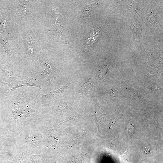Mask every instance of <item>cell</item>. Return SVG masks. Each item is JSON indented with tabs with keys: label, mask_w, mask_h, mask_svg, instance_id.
I'll return each mask as SVG.
<instances>
[{
	"label": "cell",
	"mask_w": 163,
	"mask_h": 163,
	"mask_svg": "<svg viewBox=\"0 0 163 163\" xmlns=\"http://www.w3.org/2000/svg\"><path fill=\"white\" fill-rule=\"evenodd\" d=\"M134 130V125L130 124L129 125L127 128L126 131L129 134H131Z\"/></svg>",
	"instance_id": "5bb4252c"
},
{
	"label": "cell",
	"mask_w": 163,
	"mask_h": 163,
	"mask_svg": "<svg viewBox=\"0 0 163 163\" xmlns=\"http://www.w3.org/2000/svg\"><path fill=\"white\" fill-rule=\"evenodd\" d=\"M15 146L13 138L6 136L0 129V149L3 154Z\"/></svg>",
	"instance_id": "ba28073f"
},
{
	"label": "cell",
	"mask_w": 163,
	"mask_h": 163,
	"mask_svg": "<svg viewBox=\"0 0 163 163\" xmlns=\"http://www.w3.org/2000/svg\"><path fill=\"white\" fill-rule=\"evenodd\" d=\"M109 72L108 68L107 67H104L101 69V73L99 75L101 78L103 77L104 76L107 74Z\"/></svg>",
	"instance_id": "4fadbf2b"
},
{
	"label": "cell",
	"mask_w": 163,
	"mask_h": 163,
	"mask_svg": "<svg viewBox=\"0 0 163 163\" xmlns=\"http://www.w3.org/2000/svg\"><path fill=\"white\" fill-rule=\"evenodd\" d=\"M144 163H149V162H148L147 161H145L144 162Z\"/></svg>",
	"instance_id": "d6986e66"
},
{
	"label": "cell",
	"mask_w": 163,
	"mask_h": 163,
	"mask_svg": "<svg viewBox=\"0 0 163 163\" xmlns=\"http://www.w3.org/2000/svg\"><path fill=\"white\" fill-rule=\"evenodd\" d=\"M97 4V2H95L90 5H86L83 9V13L86 15L88 14L89 11L91 10L92 8L96 6Z\"/></svg>",
	"instance_id": "7c38bea8"
},
{
	"label": "cell",
	"mask_w": 163,
	"mask_h": 163,
	"mask_svg": "<svg viewBox=\"0 0 163 163\" xmlns=\"http://www.w3.org/2000/svg\"><path fill=\"white\" fill-rule=\"evenodd\" d=\"M41 93L37 87H23L5 97L0 105V129L11 136L28 125L41 121L42 111L37 103Z\"/></svg>",
	"instance_id": "6da1fadb"
},
{
	"label": "cell",
	"mask_w": 163,
	"mask_h": 163,
	"mask_svg": "<svg viewBox=\"0 0 163 163\" xmlns=\"http://www.w3.org/2000/svg\"></svg>",
	"instance_id": "ffe728a7"
},
{
	"label": "cell",
	"mask_w": 163,
	"mask_h": 163,
	"mask_svg": "<svg viewBox=\"0 0 163 163\" xmlns=\"http://www.w3.org/2000/svg\"><path fill=\"white\" fill-rule=\"evenodd\" d=\"M2 155L8 156L11 159L8 163H40L41 155L28 153L18 149L15 147L5 152Z\"/></svg>",
	"instance_id": "5b68a950"
},
{
	"label": "cell",
	"mask_w": 163,
	"mask_h": 163,
	"mask_svg": "<svg viewBox=\"0 0 163 163\" xmlns=\"http://www.w3.org/2000/svg\"><path fill=\"white\" fill-rule=\"evenodd\" d=\"M42 121L34 122L11 135L16 147L24 152L39 155L43 150L45 141L42 137Z\"/></svg>",
	"instance_id": "7a4b0ae2"
},
{
	"label": "cell",
	"mask_w": 163,
	"mask_h": 163,
	"mask_svg": "<svg viewBox=\"0 0 163 163\" xmlns=\"http://www.w3.org/2000/svg\"><path fill=\"white\" fill-rule=\"evenodd\" d=\"M6 20L5 19L1 21L0 22V30L4 32L6 30V26L5 25V23Z\"/></svg>",
	"instance_id": "9a60e30c"
},
{
	"label": "cell",
	"mask_w": 163,
	"mask_h": 163,
	"mask_svg": "<svg viewBox=\"0 0 163 163\" xmlns=\"http://www.w3.org/2000/svg\"><path fill=\"white\" fill-rule=\"evenodd\" d=\"M29 87L37 88L41 92L44 88L41 79L34 72L26 79L20 80H15L6 85H0V97L9 96L18 88Z\"/></svg>",
	"instance_id": "3957f363"
},
{
	"label": "cell",
	"mask_w": 163,
	"mask_h": 163,
	"mask_svg": "<svg viewBox=\"0 0 163 163\" xmlns=\"http://www.w3.org/2000/svg\"><path fill=\"white\" fill-rule=\"evenodd\" d=\"M34 68L33 72L40 78L44 87L51 86V80L54 74L52 70L54 68L53 64L49 60L47 54H42L39 56Z\"/></svg>",
	"instance_id": "277c9868"
},
{
	"label": "cell",
	"mask_w": 163,
	"mask_h": 163,
	"mask_svg": "<svg viewBox=\"0 0 163 163\" xmlns=\"http://www.w3.org/2000/svg\"><path fill=\"white\" fill-rule=\"evenodd\" d=\"M78 88L79 93L86 95L89 94L93 89L91 79L90 78H87L81 80L78 84Z\"/></svg>",
	"instance_id": "9c48e42d"
},
{
	"label": "cell",
	"mask_w": 163,
	"mask_h": 163,
	"mask_svg": "<svg viewBox=\"0 0 163 163\" xmlns=\"http://www.w3.org/2000/svg\"><path fill=\"white\" fill-rule=\"evenodd\" d=\"M131 4L129 5V7H128V10L130 11L136 12L139 15V13H140V10L138 6L136 4H134V2Z\"/></svg>",
	"instance_id": "8fae6325"
},
{
	"label": "cell",
	"mask_w": 163,
	"mask_h": 163,
	"mask_svg": "<svg viewBox=\"0 0 163 163\" xmlns=\"http://www.w3.org/2000/svg\"><path fill=\"white\" fill-rule=\"evenodd\" d=\"M5 97H0V105L4 101L5 99Z\"/></svg>",
	"instance_id": "e0dca14e"
},
{
	"label": "cell",
	"mask_w": 163,
	"mask_h": 163,
	"mask_svg": "<svg viewBox=\"0 0 163 163\" xmlns=\"http://www.w3.org/2000/svg\"><path fill=\"white\" fill-rule=\"evenodd\" d=\"M3 154V152L0 149V156L1 155Z\"/></svg>",
	"instance_id": "ac0fdd59"
},
{
	"label": "cell",
	"mask_w": 163,
	"mask_h": 163,
	"mask_svg": "<svg viewBox=\"0 0 163 163\" xmlns=\"http://www.w3.org/2000/svg\"><path fill=\"white\" fill-rule=\"evenodd\" d=\"M0 41L4 47V50L7 53L10 54V44L9 41L5 40L2 37L0 38Z\"/></svg>",
	"instance_id": "30bf717a"
},
{
	"label": "cell",
	"mask_w": 163,
	"mask_h": 163,
	"mask_svg": "<svg viewBox=\"0 0 163 163\" xmlns=\"http://www.w3.org/2000/svg\"><path fill=\"white\" fill-rule=\"evenodd\" d=\"M70 84L68 82L65 85L57 90L45 94H41L37 99V103L39 106L42 109L43 105L50 104L54 101L60 98L65 90Z\"/></svg>",
	"instance_id": "8992f818"
},
{
	"label": "cell",
	"mask_w": 163,
	"mask_h": 163,
	"mask_svg": "<svg viewBox=\"0 0 163 163\" xmlns=\"http://www.w3.org/2000/svg\"><path fill=\"white\" fill-rule=\"evenodd\" d=\"M0 70L2 78L1 85H6L14 80H18L21 76L16 70L6 62L0 64Z\"/></svg>",
	"instance_id": "52a82bcc"
},
{
	"label": "cell",
	"mask_w": 163,
	"mask_h": 163,
	"mask_svg": "<svg viewBox=\"0 0 163 163\" xmlns=\"http://www.w3.org/2000/svg\"><path fill=\"white\" fill-rule=\"evenodd\" d=\"M145 152L147 153L149 152L151 150V147L148 145L145 146Z\"/></svg>",
	"instance_id": "2e32d148"
}]
</instances>
